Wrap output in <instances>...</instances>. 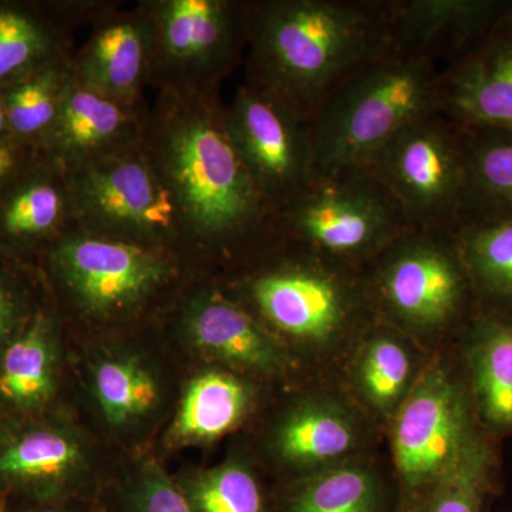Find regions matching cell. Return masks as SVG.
I'll use <instances>...</instances> for the list:
<instances>
[{
    "label": "cell",
    "instance_id": "obj_1",
    "mask_svg": "<svg viewBox=\"0 0 512 512\" xmlns=\"http://www.w3.org/2000/svg\"><path fill=\"white\" fill-rule=\"evenodd\" d=\"M143 146L173 195L191 264L221 278L275 239V212L229 136L220 93L156 92Z\"/></svg>",
    "mask_w": 512,
    "mask_h": 512
},
{
    "label": "cell",
    "instance_id": "obj_2",
    "mask_svg": "<svg viewBox=\"0 0 512 512\" xmlns=\"http://www.w3.org/2000/svg\"><path fill=\"white\" fill-rule=\"evenodd\" d=\"M392 0H254L244 82L312 120L352 74L392 49Z\"/></svg>",
    "mask_w": 512,
    "mask_h": 512
},
{
    "label": "cell",
    "instance_id": "obj_3",
    "mask_svg": "<svg viewBox=\"0 0 512 512\" xmlns=\"http://www.w3.org/2000/svg\"><path fill=\"white\" fill-rule=\"evenodd\" d=\"M214 279L289 348H338L376 320L362 269L284 239Z\"/></svg>",
    "mask_w": 512,
    "mask_h": 512
},
{
    "label": "cell",
    "instance_id": "obj_4",
    "mask_svg": "<svg viewBox=\"0 0 512 512\" xmlns=\"http://www.w3.org/2000/svg\"><path fill=\"white\" fill-rule=\"evenodd\" d=\"M441 70L390 49L352 74L312 117L313 177L369 165L407 124L439 111Z\"/></svg>",
    "mask_w": 512,
    "mask_h": 512
},
{
    "label": "cell",
    "instance_id": "obj_5",
    "mask_svg": "<svg viewBox=\"0 0 512 512\" xmlns=\"http://www.w3.org/2000/svg\"><path fill=\"white\" fill-rule=\"evenodd\" d=\"M46 256L64 308L99 328L141 319L204 278L180 256L79 228L57 239Z\"/></svg>",
    "mask_w": 512,
    "mask_h": 512
},
{
    "label": "cell",
    "instance_id": "obj_6",
    "mask_svg": "<svg viewBox=\"0 0 512 512\" xmlns=\"http://www.w3.org/2000/svg\"><path fill=\"white\" fill-rule=\"evenodd\" d=\"M363 272L376 319L417 342L456 340L481 309L453 229H410Z\"/></svg>",
    "mask_w": 512,
    "mask_h": 512
},
{
    "label": "cell",
    "instance_id": "obj_7",
    "mask_svg": "<svg viewBox=\"0 0 512 512\" xmlns=\"http://www.w3.org/2000/svg\"><path fill=\"white\" fill-rule=\"evenodd\" d=\"M274 229L275 239L363 271L413 227L379 175L363 165L313 177L276 212Z\"/></svg>",
    "mask_w": 512,
    "mask_h": 512
},
{
    "label": "cell",
    "instance_id": "obj_8",
    "mask_svg": "<svg viewBox=\"0 0 512 512\" xmlns=\"http://www.w3.org/2000/svg\"><path fill=\"white\" fill-rule=\"evenodd\" d=\"M66 175L76 228L180 256L194 268L173 195L143 141Z\"/></svg>",
    "mask_w": 512,
    "mask_h": 512
},
{
    "label": "cell",
    "instance_id": "obj_9",
    "mask_svg": "<svg viewBox=\"0 0 512 512\" xmlns=\"http://www.w3.org/2000/svg\"><path fill=\"white\" fill-rule=\"evenodd\" d=\"M488 441L494 439L477 419L460 359L436 357L392 419L394 466L404 488L423 497Z\"/></svg>",
    "mask_w": 512,
    "mask_h": 512
},
{
    "label": "cell",
    "instance_id": "obj_10",
    "mask_svg": "<svg viewBox=\"0 0 512 512\" xmlns=\"http://www.w3.org/2000/svg\"><path fill=\"white\" fill-rule=\"evenodd\" d=\"M153 30L150 89L220 93L244 63L254 0H143Z\"/></svg>",
    "mask_w": 512,
    "mask_h": 512
},
{
    "label": "cell",
    "instance_id": "obj_11",
    "mask_svg": "<svg viewBox=\"0 0 512 512\" xmlns=\"http://www.w3.org/2000/svg\"><path fill=\"white\" fill-rule=\"evenodd\" d=\"M369 165L413 228L458 231L464 180L461 133L440 111L407 124Z\"/></svg>",
    "mask_w": 512,
    "mask_h": 512
},
{
    "label": "cell",
    "instance_id": "obj_12",
    "mask_svg": "<svg viewBox=\"0 0 512 512\" xmlns=\"http://www.w3.org/2000/svg\"><path fill=\"white\" fill-rule=\"evenodd\" d=\"M225 123L248 173L275 214L311 183V120L274 94L242 82L225 104Z\"/></svg>",
    "mask_w": 512,
    "mask_h": 512
},
{
    "label": "cell",
    "instance_id": "obj_13",
    "mask_svg": "<svg viewBox=\"0 0 512 512\" xmlns=\"http://www.w3.org/2000/svg\"><path fill=\"white\" fill-rule=\"evenodd\" d=\"M0 494L9 500H92L89 444L66 421L35 416L0 424Z\"/></svg>",
    "mask_w": 512,
    "mask_h": 512
},
{
    "label": "cell",
    "instance_id": "obj_14",
    "mask_svg": "<svg viewBox=\"0 0 512 512\" xmlns=\"http://www.w3.org/2000/svg\"><path fill=\"white\" fill-rule=\"evenodd\" d=\"M178 328L191 348L239 375L284 376L289 346L254 313L225 293L214 278H197L174 303Z\"/></svg>",
    "mask_w": 512,
    "mask_h": 512
},
{
    "label": "cell",
    "instance_id": "obj_15",
    "mask_svg": "<svg viewBox=\"0 0 512 512\" xmlns=\"http://www.w3.org/2000/svg\"><path fill=\"white\" fill-rule=\"evenodd\" d=\"M153 30L143 0L130 8L110 2L76 47L74 76L110 99L146 110L150 89Z\"/></svg>",
    "mask_w": 512,
    "mask_h": 512
},
{
    "label": "cell",
    "instance_id": "obj_16",
    "mask_svg": "<svg viewBox=\"0 0 512 512\" xmlns=\"http://www.w3.org/2000/svg\"><path fill=\"white\" fill-rule=\"evenodd\" d=\"M511 10L512 0H392V49L444 69L480 45Z\"/></svg>",
    "mask_w": 512,
    "mask_h": 512
},
{
    "label": "cell",
    "instance_id": "obj_17",
    "mask_svg": "<svg viewBox=\"0 0 512 512\" xmlns=\"http://www.w3.org/2000/svg\"><path fill=\"white\" fill-rule=\"evenodd\" d=\"M144 113L80 82L72 69L55 123L42 141L46 157L72 171L138 146L143 141Z\"/></svg>",
    "mask_w": 512,
    "mask_h": 512
},
{
    "label": "cell",
    "instance_id": "obj_18",
    "mask_svg": "<svg viewBox=\"0 0 512 512\" xmlns=\"http://www.w3.org/2000/svg\"><path fill=\"white\" fill-rule=\"evenodd\" d=\"M439 111L460 127L512 130V10L480 45L441 70Z\"/></svg>",
    "mask_w": 512,
    "mask_h": 512
},
{
    "label": "cell",
    "instance_id": "obj_19",
    "mask_svg": "<svg viewBox=\"0 0 512 512\" xmlns=\"http://www.w3.org/2000/svg\"><path fill=\"white\" fill-rule=\"evenodd\" d=\"M363 424L332 397H306L281 413L269 434L272 456L298 478L355 460Z\"/></svg>",
    "mask_w": 512,
    "mask_h": 512
},
{
    "label": "cell",
    "instance_id": "obj_20",
    "mask_svg": "<svg viewBox=\"0 0 512 512\" xmlns=\"http://www.w3.org/2000/svg\"><path fill=\"white\" fill-rule=\"evenodd\" d=\"M456 342L481 427L494 440L512 436V312L480 309Z\"/></svg>",
    "mask_w": 512,
    "mask_h": 512
},
{
    "label": "cell",
    "instance_id": "obj_21",
    "mask_svg": "<svg viewBox=\"0 0 512 512\" xmlns=\"http://www.w3.org/2000/svg\"><path fill=\"white\" fill-rule=\"evenodd\" d=\"M59 320L37 311L0 353V410L9 419L42 416L59 389Z\"/></svg>",
    "mask_w": 512,
    "mask_h": 512
},
{
    "label": "cell",
    "instance_id": "obj_22",
    "mask_svg": "<svg viewBox=\"0 0 512 512\" xmlns=\"http://www.w3.org/2000/svg\"><path fill=\"white\" fill-rule=\"evenodd\" d=\"M110 348L94 356L90 390L104 423L114 433L133 434L160 412L163 379L143 353L124 346Z\"/></svg>",
    "mask_w": 512,
    "mask_h": 512
},
{
    "label": "cell",
    "instance_id": "obj_23",
    "mask_svg": "<svg viewBox=\"0 0 512 512\" xmlns=\"http://www.w3.org/2000/svg\"><path fill=\"white\" fill-rule=\"evenodd\" d=\"M357 340L359 350L350 373L353 390L367 410L392 420L424 367L414 349L417 340L379 319Z\"/></svg>",
    "mask_w": 512,
    "mask_h": 512
},
{
    "label": "cell",
    "instance_id": "obj_24",
    "mask_svg": "<svg viewBox=\"0 0 512 512\" xmlns=\"http://www.w3.org/2000/svg\"><path fill=\"white\" fill-rule=\"evenodd\" d=\"M258 392L247 376L224 367L202 370L185 387L167 441L195 446L237 430L255 409Z\"/></svg>",
    "mask_w": 512,
    "mask_h": 512
},
{
    "label": "cell",
    "instance_id": "obj_25",
    "mask_svg": "<svg viewBox=\"0 0 512 512\" xmlns=\"http://www.w3.org/2000/svg\"><path fill=\"white\" fill-rule=\"evenodd\" d=\"M460 133L464 180L458 229L512 221V130L460 127Z\"/></svg>",
    "mask_w": 512,
    "mask_h": 512
},
{
    "label": "cell",
    "instance_id": "obj_26",
    "mask_svg": "<svg viewBox=\"0 0 512 512\" xmlns=\"http://www.w3.org/2000/svg\"><path fill=\"white\" fill-rule=\"evenodd\" d=\"M74 228L66 171L50 160L45 173L20 185L0 211V231L12 241H47L50 247Z\"/></svg>",
    "mask_w": 512,
    "mask_h": 512
},
{
    "label": "cell",
    "instance_id": "obj_27",
    "mask_svg": "<svg viewBox=\"0 0 512 512\" xmlns=\"http://www.w3.org/2000/svg\"><path fill=\"white\" fill-rule=\"evenodd\" d=\"M282 512H384L382 480L372 464L357 457L296 478Z\"/></svg>",
    "mask_w": 512,
    "mask_h": 512
},
{
    "label": "cell",
    "instance_id": "obj_28",
    "mask_svg": "<svg viewBox=\"0 0 512 512\" xmlns=\"http://www.w3.org/2000/svg\"><path fill=\"white\" fill-rule=\"evenodd\" d=\"M77 23L52 26L33 13L0 6V83L15 82L39 67L74 55Z\"/></svg>",
    "mask_w": 512,
    "mask_h": 512
},
{
    "label": "cell",
    "instance_id": "obj_29",
    "mask_svg": "<svg viewBox=\"0 0 512 512\" xmlns=\"http://www.w3.org/2000/svg\"><path fill=\"white\" fill-rule=\"evenodd\" d=\"M457 234L480 308L512 312V221L460 228Z\"/></svg>",
    "mask_w": 512,
    "mask_h": 512
},
{
    "label": "cell",
    "instance_id": "obj_30",
    "mask_svg": "<svg viewBox=\"0 0 512 512\" xmlns=\"http://www.w3.org/2000/svg\"><path fill=\"white\" fill-rule=\"evenodd\" d=\"M72 59L55 60L10 83L2 97L12 136L43 141L55 123L72 77Z\"/></svg>",
    "mask_w": 512,
    "mask_h": 512
},
{
    "label": "cell",
    "instance_id": "obj_31",
    "mask_svg": "<svg viewBox=\"0 0 512 512\" xmlns=\"http://www.w3.org/2000/svg\"><path fill=\"white\" fill-rule=\"evenodd\" d=\"M192 512H268L255 471L241 458L175 478Z\"/></svg>",
    "mask_w": 512,
    "mask_h": 512
},
{
    "label": "cell",
    "instance_id": "obj_32",
    "mask_svg": "<svg viewBox=\"0 0 512 512\" xmlns=\"http://www.w3.org/2000/svg\"><path fill=\"white\" fill-rule=\"evenodd\" d=\"M498 457L488 441L437 481L414 512H480L494 485Z\"/></svg>",
    "mask_w": 512,
    "mask_h": 512
},
{
    "label": "cell",
    "instance_id": "obj_33",
    "mask_svg": "<svg viewBox=\"0 0 512 512\" xmlns=\"http://www.w3.org/2000/svg\"><path fill=\"white\" fill-rule=\"evenodd\" d=\"M99 512H192L175 478L157 461L146 458L120 484L116 498Z\"/></svg>",
    "mask_w": 512,
    "mask_h": 512
},
{
    "label": "cell",
    "instance_id": "obj_34",
    "mask_svg": "<svg viewBox=\"0 0 512 512\" xmlns=\"http://www.w3.org/2000/svg\"><path fill=\"white\" fill-rule=\"evenodd\" d=\"M33 315L26 312L25 302L15 286L0 275V353L25 328Z\"/></svg>",
    "mask_w": 512,
    "mask_h": 512
},
{
    "label": "cell",
    "instance_id": "obj_35",
    "mask_svg": "<svg viewBox=\"0 0 512 512\" xmlns=\"http://www.w3.org/2000/svg\"><path fill=\"white\" fill-rule=\"evenodd\" d=\"M9 512H99L97 501H25L10 500Z\"/></svg>",
    "mask_w": 512,
    "mask_h": 512
},
{
    "label": "cell",
    "instance_id": "obj_36",
    "mask_svg": "<svg viewBox=\"0 0 512 512\" xmlns=\"http://www.w3.org/2000/svg\"><path fill=\"white\" fill-rule=\"evenodd\" d=\"M18 165V153L12 144L0 141V185L10 177Z\"/></svg>",
    "mask_w": 512,
    "mask_h": 512
},
{
    "label": "cell",
    "instance_id": "obj_37",
    "mask_svg": "<svg viewBox=\"0 0 512 512\" xmlns=\"http://www.w3.org/2000/svg\"><path fill=\"white\" fill-rule=\"evenodd\" d=\"M8 133L10 134L8 114H6L5 101H3L2 94H0V141Z\"/></svg>",
    "mask_w": 512,
    "mask_h": 512
},
{
    "label": "cell",
    "instance_id": "obj_38",
    "mask_svg": "<svg viewBox=\"0 0 512 512\" xmlns=\"http://www.w3.org/2000/svg\"><path fill=\"white\" fill-rule=\"evenodd\" d=\"M10 500L6 495L0 494V512H9Z\"/></svg>",
    "mask_w": 512,
    "mask_h": 512
}]
</instances>
